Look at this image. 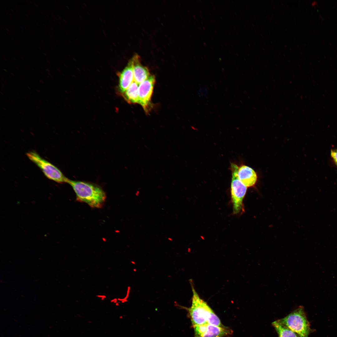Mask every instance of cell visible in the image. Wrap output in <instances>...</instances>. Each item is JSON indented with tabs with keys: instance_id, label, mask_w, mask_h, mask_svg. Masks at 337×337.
Listing matches in <instances>:
<instances>
[{
	"instance_id": "cell-30",
	"label": "cell",
	"mask_w": 337,
	"mask_h": 337,
	"mask_svg": "<svg viewBox=\"0 0 337 337\" xmlns=\"http://www.w3.org/2000/svg\"><path fill=\"white\" fill-rule=\"evenodd\" d=\"M38 48H39V49H40V50H41V49L40 48V47H38Z\"/></svg>"
},
{
	"instance_id": "cell-16",
	"label": "cell",
	"mask_w": 337,
	"mask_h": 337,
	"mask_svg": "<svg viewBox=\"0 0 337 337\" xmlns=\"http://www.w3.org/2000/svg\"><path fill=\"white\" fill-rule=\"evenodd\" d=\"M110 301L111 303H112L115 304L118 301V300L117 298H114L113 299H111L110 300Z\"/></svg>"
},
{
	"instance_id": "cell-14",
	"label": "cell",
	"mask_w": 337,
	"mask_h": 337,
	"mask_svg": "<svg viewBox=\"0 0 337 337\" xmlns=\"http://www.w3.org/2000/svg\"><path fill=\"white\" fill-rule=\"evenodd\" d=\"M207 92H208L207 89L204 87L200 89L199 90V93H202L199 95L202 96H204L206 95L207 94H206L205 93H207Z\"/></svg>"
},
{
	"instance_id": "cell-38",
	"label": "cell",
	"mask_w": 337,
	"mask_h": 337,
	"mask_svg": "<svg viewBox=\"0 0 337 337\" xmlns=\"http://www.w3.org/2000/svg\"><path fill=\"white\" fill-rule=\"evenodd\" d=\"M336 165V166H337V165Z\"/></svg>"
},
{
	"instance_id": "cell-18",
	"label": "cell",
	"mask_w": 337,
	"mask_h": 337,
	"mask_svg": "<svg viewBox=\"0 0 337 337\" xmlns=\"http://www.w3.org/2000/svg\"><path fill=\"white\" fill-rule=\"evenodd\" d=\"M120 301H118V302H117L116 303H115V305L116 306H119V305H120Z\"/></svg>"
},
{
	"instance_id": "cell-2",
	"label": "cell",
	"mask_w": 337,
	"mask_h": 337,
	"mask_svg": "<svg viewBox=\"0 0 337 337\" xmlns=\"http://www.w3.org/2000/svg\"><path fill=\"white\" fill-rule=\"evenodd\" d=\"M72 187L77 200L85 202L92 208H100L104 204L106 195L102 189L97 185L85 182L68 179L67 182Z\"/></svg>"
},
{
	"instance_id": "cell-11",
	"label": "cell",
	"mask_w": 337,
	"mask_h": 337,
	"mask_svg": "<svg viewBox=\"0 0 337 337\" xmlns=\"http://www.w3.org/2000/svg\"><path fill=\"white\" fill-rule=\"evenodd\" d=\"M139 85L134 81L126 91L120 95L129 104L138 103Z\"/></svg>"
},
{
	"instance_id": "cell-13",
	"label": "cell",
	"mask_w": 337,
	"mask_h": 337,
	"mask_svg": "<svg viewBox=\"0 0 337 337\" xmlns=\"http://www.w3.org/2000/svg\"><path fill=\"white\" fill-rule=\"evenodd\" d=\"M330 154L336 165H337V149H331Z\"/></svg>"
},
{
	"instance_id": "cell-15",
	"label": "cell",
	"mask_w": 337,
	"mask_h": 337,
	"mask_svg": "<svg viewBox=\"0 0 337 337\" xmlns=\"http://www.w3.org/2000/svg\"><path fill=\"white\" fill-rule=\"evenodd\" d=\"M96 297L98 298H100L101 300H105L106 298V295H96Z\"/></svg>"
},
{
	"instance_id": "cell-4",
	"label": "cell",
	"mask_w": 337,
	"mask_h": 337,
	"mask_svg": "<svg viewBox=\"0 0 337 337\" xmlns=\"http://www.w3.org/2000/svg\"><path fill=\"white\" fill-rule=\"evenodd\" d=\"M26 154L28 159L40 169L47 178L60 183H67L69 179L56 166L42 158L36 152L30 151Z\"/></svg>"
},
{
	"instance_id": "cell-19",
	"label": "cell",
	"mask_w": 337,
	"mask_h": 337,
	"mask_svg": "<svg viewBox=\"0 0 337 337\" xmlns=\"http://www.w3.org/2000/svg\"><path fill=\"white\" fill-rule=\"evenodd\" d=\"M168 240H170V241H172L173 240V239L170 237H168Z\"/></svg>"
},
{
	"instance_id": "cell-6",
	"label": "cell",
	"mask_w": 337,
	"mask_h": 337,
	"mask_svg": "<svg viewBox=\"0 0 337 337\" xmlns=\"http://www.w3.org/2000/svg\"><path fill=\"white\" fill-rule=\"evenodd\" d=\"M155 81L154 76L150 75L139 85L138 103L142 106L147 113L149 112L152 107L151 98Z\"/></svg>"
},
{
	"instance_id": "cell-7",
	"label": "cell",
	"mask_w": 337,
	"mask_h": 337,
	"mask_svg": "<svg viewBox=\"0 0 337 337\" xmlns=\"http://www.w3.org/2000/svg\"><path fill=\"white\" fill-rule=\"evenodd\" d=\"M194 337H223L232 334L228 327H222L209 324L193 326Z\"/></svg>"
},
{
	"instance_id": "cell-10",
	"label": "cell",
	"mask_w": 337,
	"mask_h": 337,
	"mask_svg": "<svg viewBox=\"0 0 337 337\" xmlns=\"http://www.w3.org/2000/svg\"><path fill=\"white\" fill-rule=\"evenodd\" d=\"M238 176L239 179L247 187L253 186L257 181L256 172L252 168L245 165H242L238 168Z\"/></svg>"
},
{
	"instance_id": "cell-27",
	"label": "cell",
	"mask_w": 337,
	"mask_h": 337,
	"mask_svg": "<svg viewBox=\"0 0 337 337\" xmlns=\"http://www.w3.org/2000/svg\"><path fill=\"white\" fill-rule=\"evenodd\" d=\"M46 61L48 62L49 63H50V62L48 60H46Z\"/></svg>"
},
{
	"instance_id": "cell-8",
	"label": "cell",
	"mask_w": 337,
	"mask_h": 337,
	"mask_svg": "<svg viewBox=\"0 0 337 337\" xmlns=\"http://www.w3.org/2000/svg\"><path fill=\"white\" fill-rule=\"evenodd\" d=\"M134 62L133 56L124 69L118 74L119 83L118 89L120 95L124 92L134 81Z\"/></svg>"
},
{
	"instance_id": "cell-33",
	"label": "cell",
	"mask_w": 337,
	"mask_h": 337,
	"mask_svg": "<svg viewBox=\"0 0 337 337\" xmlns=\"http://www.w3.org/2000/svg\"><path fill=\"white\" fill-rule=\"evenodd\" d=\"M43 24V25H44L45 26V27H46V25H45V24Z\"/></svg>"
},
{
	"instance_id": "cell-21",
	"label": "cell",
	"mask_w": 337,
	"mask_h": 337,
	"mask_svg": "<svg viewBox=\"0 0 337 337\" xmlns=\"http://www.w3.org/2000/svg\"><path fill=\"white\" fill-rule=\"evenodd\" d=\"M8 14H9V15H10L11 16H12V14H11V13H8Z\"/></svg>"
},
{
	"instance_id": "cell-26",
	"label": "cell",
	"mask_w": 337,
	"mask_h": 337,
	"mask_svg": "<svg viewBox=\"0 0 337 337\" xmlns=\"http://www.w3.org/2000/svg\"><path fill=\"white\" fill-rule=\"evenodd\" d=\"M6 30L8 32H9V31L8 30V29H7V28H6Z\"/></svg>"
},
{
	"instance_id": "cell-9",
	"label": "cell",
	"mask_w": 337,
	"mask_h": 337,
	"mask_svg": "<svg viewBox=\"0 0 337 337\" xmlns=\"http://www.w3.org/2000/svg\"><path fill=\"white\" fill-rule=\"evenodd\" d=\"M133 56L134 81L139 85L151 75L148 68L141 63L139 55L136 53Z\"/></svg>"
},
{
	"instance_id": "cell-31",
	"label": "cell",
	"mask_w": 337,
	"mask_h": 337,
	"mask_svg": "<svg viewBox=\"0 0 337 337\" xmlns=\"http://www.w3.org/2000/svg\"><path fill=\"white\" fill-rule=\"evenodd\" d=\"M7 34H8V35H10V34H9V33H8V32H7Z\"/></svg>"
},
{
	"instance_id": "cell-5",
	"label": "cell",
	"mask_w": 337,
	"mask_h": 337,
	"mask_svg": "<svg viewBox=\"0 0 337 337\" xmlns=\"http://www.w3.org/2000/svg\"><path fill=\"white\" fill-rule=\"evenodd\" d=\"M238 168L236 164H231L230 169L232 171V178L231 192L234 214L239 213L242 209V201L247 191V187L238 178Z\"/></svg>"
},
{
	"instance_id": "cell-34",
	"label": "cell",
	"mask_w": 337,
	"mask_h": 337,
	"mask_svg": "<svg viewBox=\"0 0 337 337\" xmlns=\"http://www.w3.org/2000/svg\"><path fill=\"white\" fill-rule=\"evenodd\" d=\"M41 12V13H42V14H43V15H44V14H43V13H42V12Z\"/></svg>"
},
{
	"instance_id": "cell-12",
	"label": "cell",
	"mask_w": 337,
	"mask_h": 337,
	"mask_svg": "<svg viewBox=\"0 0 337 337\" xmlns=\"http://www.w3.org/2000/svg\"><path fill=\"white\" fill-rule=\"evenodd\" d=\"M272 325L276 330L278 337H299L296 333L277 320L273 322Z\"/></svg>"
},
{
	"instance_id": "cell-25",
	"label": "cell",
	"mask_w": 337,
	"mask_h": 337,
	"mask_svg": "<svg viewBox=\"0 0 337 337\" xmlns=\"http://www.w3.org/2000/svg\"><path fill=\"white\" fill-rule=\"evenodd\" d=\"M15 6H16V7H18V6L17 5L15 4Z\"/></svg>"
},
{
	"instance_id": "cell-35",
	"label": "cell",
	"mask_w": 337,
	"mask_h": 337,
	"mask_svg": "<svg viewBox=\"0 0 337 337\" xmlns=\"http://www.w3.org/2000/svg\"><path fill=\"white\" fill-rule=\"evenodd\" d=\"M28 12V14H29L30 15V13H29V12Z\"/></svg>"
},
{
	"instance_id": "cell-17",
	"label": "cell",
	"mask_w": 337,
	"mask_h": 337,
	"mask_svg": "<svg viewBox=\"0 0 337 337\" xmlns=\"http://www.w3.org/2000/svg\"><path fill=\"white\" fill-rule=\"evenodd\" d=\"M139 193H140L139 192V191H137L136 192V193H135V195L136 196H138L139 195Z\"/></svg>"
},
{
	"instance_id": "cell-36",
	"label": "cell",
	"mask_w": 337,
	"mask_h": 337,
	"mask_svg": "<svg viewBox=\"0 0 337 337\" xmlns=\"http://www.w3.org/2000/svg\"><path fill=\"white\" fill-rule=\"evenodd\" d=\"M45 14L46 15V16H48V15H47V14H46V13H45Z\"/></svg>"
},
{
	"instance_id": "cell-22",
	"label": "cell",
	"mask_w": 337,
	"mask_h": 337,
	"mask_svg": "<svg viewBox=\"0 0 337 337\" xmlns=\"http://www.w3.org/2000/svg\"><path fill=\"white\" fill-rule=\"evenodd\" d=\"M44 54L45 55V56H48V55H47V54H46V53H44Z\"/></svg>"
},
{
	"instance_id": "cell-20",
	"label": "cell",
	"mask_w": 337,
	"mask_h": 337,
	"mask_svg": "<svg viewBox=\"0 0 337 337\" xmlns=\"http://www.w3.org/2000/svg\"><path fill=\"white\" fill-rule=\"evenodd\" d=\"M34 4H35V6H36V7H38V5L36 3H34Z\"/></svg>"
},
{
	"instance_id": "cell-32",
	"label": "cell",
	"mask_w": 337,
	"mask_h": 337,
	"mask_svg": "<svg viewBox=\"0 0 337 337\" xmlns=\"http://www.w3.org/2000/svg\"><path fill=\"white\" fill-rule=\"evenodd\" d=\"M20 57H21V58H22V59H23V58H22V57L21 56H20Z\"/></svg>"
},
{
	"instance_id": "cell-23",
	"label": "cell",
	"mask_w": 337,
	"mask_h": 337,
	"mask_svg": "<svg viewBox=\"0 0 337 337\" xmlns=\"http://www.w3.org/2000/svg\"><path fill=\"white\" fill-rule=\"evenodd\" d=\"M11 11H12V12L14 13V12L13 11V10L12 9H11Z\"/></svg>"
},
{
	"instance_id": "cell-24",
	"label": "cell",
	"mask_w": 337,
	"mask_h": 337,
	"mask_svg": "<svg viewBox=\"0 0 337 337\" xmlns=\"http://www.w3.org/2000/svg\"><path fill=\"white\" fill-rule=\"evenodd\" d=\"M10 19H11V20H13V19L12 18V17H10Z\"/></svg>"
},
{
	"instance_id": "cell-1",
	"label": "cell",
	"mask_w": 337,
	"mask_h": 337,
	"mask_svg": "<svg viewBox=\"0 0 337 337\" xmlns=\"http://www.w3.org/2000/svg\"><path fill=\"white\" fill-rule=\"evenodd\" d=\"M191 284L193 296L191 305L188 310L193 326L209 324L225 327L207 303L200 297L192 283Z\"/></svg>"
},
{
	"instance_id": "cell-37",
	"label": "cell",
	"mask_w": 337,
	"mask_h": 337,
	"mask_svg": "<svg viewBox=\"0 0 337 337\" xmlns=\"http://www.w3.org/2000/svg\"><path fill=\"white\" fill-rule=\"evenodd\" d=\"M0 28H1V29H2V27L1 26H0Z\"/></svg>"
},
{
	"instance_id": "cell-28",
	"label": "cell",
	"mask_w": 337,
	"mask_h": 337,
	"mask_svg": "<svg viewBox=\"0 0 337 337\" xmlns=\"http://www.w3.org/2000/svg\"><path fill=\"white\" fill-rule=\"evenodd\" d=\"M3 58L4 59V60H5L6 61V58H5L4 57H3Z\"/></svg>"
},
{
	"instance_id": "cell-3",
	"label": "cell",
	"mask_w": 337,
	"mask_h": 337,
	"mask_svg": "<svg viewBox=\"0 0 337 337\" xmlns=\"http://www.w3.org/2000/svg\"><path fill=\"white\" fill-rule=\"evenodd\" d=\"M277 321L299 337H308L311 330L302 306H300L285 317Z\"/></svg>"
},
{
	"instance_id": "cell-29",
	"label": "cell",
	"mask_w": 337,
	"mask_h": 337,
	"mask_svg": "<svg viewBox=\"0 0 337 337\" xmlns=\"http://www.w3.org/2000/svg\"><path fill=\"white\" fill-rule=\"evenodd\" d=\"M14 60H15L17 61V59L16 58H14Z\"/></svg>"
}]
</instances>
